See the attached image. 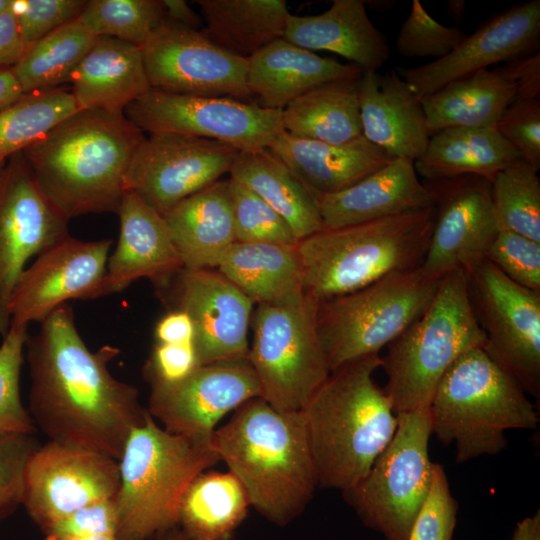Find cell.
<instances>
[{"label":"cell","instance_id":"cell-1","mask_svg":"<svg viewBox=\"0 0 540 540\" xmlns=\"http://www.w3.org/2000/svg\"><path fill=\"white\" fill-rule=\"evenodd\" d=\"M25 349L31 377L28 411L36 428L49 441L119 460L128 436L147 413L138 389L109 370L120 350L104 345L91 351L68 303L27 336Z\"/></svg>","mask_w":540,"mask_h":540},{"label":"cell","instance_id":"cell-2","mask_svg":"<svg viewBox=\"0 0 540 540\" xmlns=\"http://www.w3.org/2000/svg\"><path fill=\"white\" fill-rule=\"evenodd\" d=\"M144 133L124 113L78 110L22 154L38 185L69 220L117 213Z\"/></svg>","mask_w":540,"mask_h":540},{"label":"cell","instance_id":"cell-3","mask_svg":"<svg viewBox=\"0 0 540 540\" xmlns=\"http://www.w3.org/2000/svg\"><path fill=\"white\" fill-rule=\"evenodd\" d=\"M212 445L250 505L277 526L296 519L319 486L302 411L281 412L252 398L215 429Z\"/></svg>","mask_w":540,"mask_h":540},{"label":"cell","instance_id":"cell-4","mask_svg":"<svg viewBox=\"0 0 540 540\" xmlns=\"http://www.w3.org/2000/svg\"><path fill=\"white\" fill-rule=\"evenodd\" d=\"M380 367L379 354L338 367L301 410L319 486L352 488L393 438L397 415L373 378Z\"/></svg>","mask_w":540,"mask_h":540},{"label":"cell","instance_id":"cell-5","mask_svg":"<svg viewBox=\"0 0 540 540\" xmlns=\"http://www.w3.org/2000/svg\"><path fill=\"white\" fill-rule=\"evenodd\" d=\"M220 461L212 438L171 433L147 412L118 460L114 498L122 540H149L178 528L179 510L193 480Z\"/></svg>","mask_w":540,"mask_h":540},{"label":"cell","instance_id":"cell-6","mask_svg":"<svg viewBox=\"0 0 540 540\" xmlns=\"http://www.w3.org/2000/svg\"><path fill=\"white\" fill-rule=\"evenodd\" d=\"M435 218L434 206L359 224L323 228L297 244L307 295L324 300L394 273L419 268Z\"/></svg>","mask_w":540,"mask_h":540},{"label":"cell","instance_id":"cell-7","mask_svg":"<svg viewBox=\"0 0 540 540\" xmlns=\"http://www.w3.org/2000/svg\"><path fill=\"white\" fill-rule=\"evenodd\" d=\"M432 434L455 444L457 463L496 455L506 431L536 429L539 412L520 384L477 347L446 372L429 407Z\"/></svg>","mask_w":540,"mask_h":540},{"label":"cell","instance_id":"cell-8","mask_svg":"<svg viewBox=\"0 0 540 540\" xmlns=\"http://www.w3.org/2000/svg\"><path fill=\"white\" fill-rule=\"evenodd\" d=\"M485 336L471 309L465 271L445 274L428 308L388 346L381 367L396 415L428 409L446 372Z\"/></svg>","mask_w":540,"mask_h":540},{"label":"cell","instance_id":"cell-9","mask_svg":"<svg viewBox=\"0 0 540 540\" xmlns=\"http://www.w3.org/2000/svg\"><path fill=\"white\" fill-rule=\"evenodd\" d=\"M441 279L419 267L318 300L317 331L330 372L379 354L428 308Z\"/></svg>","mask_w":540,"mask_h":540},{"label":"cell","instance_id":"cell-10","mask_svg":"<svg viewBox=\"0 0 540 540\" xmlns=\"http://www.w3.org/2000/svg\"><path fill=\"white\" fill-rule=\"evenodd\" d=\"M318 300L295 305L257 304L248 361L261 397L281 412L301 411L330 375L317 331Z\"/></svg>","mask_w":540,"mask_h":540},{"label":"cell","instance_id":"cell-11","mask_svg":"<svg viewBox=\"0 0 540 540\" xmlns=\"http://www.w3.org/2000/svg\"><path fill=\"white\" fill-rule=\"evenodd\" d=\"M395 434L368 473L342 492L363 524L385 540H407L433 479L430 411L397 415Z\"/></svg>","mask_w":540,"mask_h":540},{"label":"cell","instance_id":"cell-12","mask_svg":"<svg viewBox=\"0 0 540 540\" xmlns=\"http://www.w3.org/2000/svg\"><path fill=\"white\" fill-rule=\"evenodd\" d=\"M465 274L484 351L539 400L540 293L516 284L486 259Z\"/></svg>","mask_w":540,"mask_h":540},{"label":"cell","instance_id":"cell-13","mask_svg":"<svg viewBox=\"0 0 540 540\" xmlns=\"http://www.w3.org/2000/svg\"><path fill=\"white\" fill-rule=\"evenodd\" d=\"M124 114L143 132L211 139L237 151L266 149L284 131L281 110L231 97L183 95L152 88L129 104Z\"/></svg>","mask_w":540,"mask_h":540},{"label":"cell","instance_id":"cell-14","mask_svg":"<svg viewBox=\"0 0 540 540\" xmlns=\"http://www.w3.org/2000/svg\"><path fill=\"white\" fill-rule=\"evenodd\" d=\"M168 311L190 318L198 365L247 359L254 303L213 268H182L152 282Z\"/></svg>","mask_w":540,"mask_h":540},{"label":"cell","instance_id":"cell-15","mask_svg":"<svg viewBox=\"0 0 540 540\" xmlns=\"http://www.w3.org/2000/svg\"><path fill=\"white\" fill-rule=\"evenodd\" d=\"M69 219L47 198L22 152L0 170V336L10 328L8 306L33 256L69 237Z\"/></svg>","mask_w":540,"mask_h":540},{"label":"cell","instance_id":"cell-16","mask_svg":"<svg viewBox=\"0 0 540 540\" xmlns=\"http://www.w3.org/2000/svg\"><path fill=\"white\" fill-rule=\"evenodd\" d=\"M119 484L118 460L48 441L28 461L22 505L44 532L84 507L114 499Z\"/></svg>","mask_w":540,"mask_h":540},{"label":"cell","instance_id":"cell-17","mask_svg":"<svg viewBox=\"0 0 540 540\" xmlns=\"http://www.w3.org/2000/svg\"><path fill=\"white\" fill-rule=\"evenodd\" d=\"M141 50L152 89L243 101L252 97L246 82L247 60L221 49L202 30L165 19Z\"/></svg>","mask_w":540,"mask_h":540},{"label":"cell","instance_id":"cell-18","mask_svg":"<svg viewBox=\"0 0 540 540\" xmlns=\"http://www.w3.org/2000/svg\"><path fill=\"white\" fill-rule=\"evenodd\" d=\"M237 152L211 139L150 134L133 157L125 177V191L163 215L229 173Z\"/></svg>","mask_w":540,"mask_h":540},{"label":"cell","instance_id":"cell-19","mask_svg":"<svg viewBox=\"0 0 540 540\" xmlns=\"http://www.w3.org/2000/svg\"><path fill=\"white\" fill-rule=\"evenodd\" d=\"M423 181L434 197L435 218L420 268L435 277L471 269L485 259L499 231L491 182L475 175Z\"/></svg>","mask_w":540,"mask_h":540},{"label":"cell","instance_id":"cell-20","mask_svg":"<svg viewBox=\"0 0 540 540\" xmlns=\"http://www.w3.org/2000/svg\"><path fill=\"white\" fill-rule=\"evenodd\" d=\"M147 412L175 434L211 439L218 421L261 397L248 359L198 365L173 382H153Z\"/></svg>","mask_w":540,"mask_h":540},{"label":"cell","instance_id":"cell-21","mask_svg":"<svg viewBox=\"0 0 540 540\" xmlns=\"http://www.w3.org/2000/svg\"><path fill=\"white\" fill-rule=\"evenodd\" d=\"M111 239L83 241L71 235L42 252L22 272L12 292L10 325L43 322L70 299L104 296Z\"/></svg>","mask_w":540,"mask_h":540},{"label":"cell","instance_id":"cell-22","mask_svg":"<svg viewBox=\"0 0 540 540\" xmlns=\"http://www.w3.org/2000/svg\"><path fill=\"white\" fill-rule=\"evenodd\" d=\"M539 46L540 1L531 0L493 15L447 56L417 67L398 68V74L421 99L451 81L538 52Z\"/></svg>","mask_w":540,"mask_h":540},{"label":"cell","instance_id":"cell-23","mask_svg":"<svg viewBox=\"0 0 540 540\" xmlns=\"http://www.w3.org/2000/svg\"><path fill=\"white\" fill-rule=\"evenodd\" d=\"M362 136L392 158L418 159L430 139L421 99L393 70L357 80Z\"/></svg>","mask_w":540,"mask_h":540},{"label":"cell","instance_id":"cell-24","mask_svg":"<svg viewBox=\"0 0 540 540\" xmlns=\"http://www.w3.org/2000/svg\"><path fill=\"white\" fill-rule=\"evenodd\" d=\"M117 214L119 239L108 257L104 296L119 293L138 279L154 282L183 268L161 214L128 191L123 194Z\"/></svg>","mask_w":540,"mask_h":540},{"label":"cell","instance_id":"cell-25","mask_svg":"<svg viewBox=\"0 0 540 540\" xmlns=\"http://www.w3.org/2000/svg\"><path fill=\"white\" fill-rule=\"evenodd\" d=\"M323 228H339L434 206L414 161L394 158L349 188L318 198Z\"/></svg>","mask_w":540,"mask_h":540},{"label":"cell","instance_id":"cell-26","mask_svg":"<svg viewBox=\"0 0 540 540\" xmlns=\"http://www.w3.org/2000/svg\"><path fill=\"white\" fill-rule=\"evenodd\" d=\"M362 72L353 64L321 57L280 38L247 60L246 82L259 106L282 111L319 85L340 79H359Z\"/></svg>","mask_w":540,"mask_h":540},{"label":"cell","instance_id":"cell-27","mask_svg":"<svg viewBox=\"0 0 540 540\" xmlns=\"http://www.w3.org/2000/svg\"><path fill=\"white\" fill-rule=\"evenodd\" d=\"M317 197L343 191L392 159L363 136L330 144L283 131L268 147Z\"/></svg>","mask_w":540,"mask_h":540},{"label":"cell","instance_id":"cell-28","mask_svg":"<svg viewBox=\"0 0 540 540\" xmlns=\"http://www.w3.org/2000/svg\"><path fill=\"white\" fill-rule=\"evenodd\" d=\"M283 38L310 51L338 54L362 71H377L390 56L385 35L371 22L361 0H334L318 15L290 13Z\"/></svg>","mask_w":540,"mask_h":540},{"label":"cell","instance_id":"cell-29","mask_svg":"<svg viewBox=\"0 0 540 540\" xmlns=\"http://www.w3.org/2000/svg\"><path fill=\"white\" fill-rule=\"evenodd\" d=\"M69 82L79 110L112 113L150 89L141 47L111 37H97Z\"/></svg>","mask_w":540,"mask_h":540},{"label":"cell","instance_id":"cell-30","mask_svg":"<svg viewBox=\"0 0 540 540\" xmlns=\"http://www.w3.org/2000/svg\"><path fill=\"white\" fill-rule=\"evenodd\" d=\"M162 216L184 268H216L236 242L228 179L185 198Z\"/></svg>","mask_w":540,"mask_h":540},{"label":"cell","instance_id":"cell-31","mask_svg":"<svg viewBox=\"0 0 540 540\" xmlns=\"http://www.w3.org/2000/svg\"><path fill=\"white\" fill-rule=\"evenodd\" d=\"M216 268L256 304L295 305L306 296L297 245L234 242Z\"/></svg>","mask_w":540,"mask_h":540},{"label":"cell","instance_id":"cell-32","mask_svg":"<svg viewBox=\"0 0 540 540\" xmlns=\"http://www.w3.org/2000/svg\"><path fill=\"white\" fill-rule=\"evenodd\" d=\"M521 159L496 126L447 128L430 136L414 167L427 181L475 175L491 182L500 171Z\"/></svg>","mask_w":540,"mask_h":540},{"label":"cell","instance_id":"cell-33","mask_svg":"<svg viewBox=\"0 0 540 540\" xmlns=\"http://www.w3.org/2000/svg\"><path fill=\"white\" fill-rule=\"evenodd\" d=\"M515 93V86L498 67L447 83L421 98L430 136L447 128L496 126Z\"/></svg>","mask_w":540,"mask_h":540},{"label":"cell","instance_id":"cell-34","mask_svg":"<svg viewBox=\"0 0 540 540\" xmlns=\"http://www.w3.org/2000/svg\"><path fill=\"white\" fill-rule=\"evenodd\" d=\"M229 174L280 214L299 241L323 229L318 198L268 148L238 151Z\"/></svg>","mask_w":540,"mask_h":540},{"label":"cell","instance_id":"cell-35","mask_svg":"<svg viewBox=\"0 0 540 540\" xmlns=\"http://www.w3.org/2000/svg\"><path fill=\"white\" fill-rule=\"evenodd\" d=\"M202 32L226 52L248 60L283 38L290 12L284 0H198Z\"/></svg>","mask_w":540,"mask_h":540},{"label":"cell","instance_id":"cell-36","mask_svg":"<svg viewBox=\"0 0 540 540\" xmlns=\"http://www.w3.org/2000/svg\"><path fill=\"white\" fill-rule=\"evenodd\" d=\"M357 80L330 81L296 98L282 110L284 131L330 144L361 137Z\"/></svg>","mask_w":540,"mask_h":540},{"label":"cell","instance_id":"cell-37","mask_svg":"<svg viewBox=\"0 0 540 540\" xmlns=\"http://www.w3.org/2000/svg\"><path fill=\"white\" fill-rule=\"evenodd\" d=\"M249 506L243 485L230 471L203 472L183 496L178 528L191 540H232Z\"/></svg>","mask_w":540,"mask_h":540},{"label":"cell","instance_id":"cell-38","mask_svg":"<svg viewBox=\"0 0 540 540\" xmlns=\"http://www.w3.org/2000/svg\"><path fill=\"white\" fill-rule=\"evenodd\" d=\"M96 39L76 19L28 46L10 70L23 94L60 87L69 82Z\"/></svg>","mask_w":540,"mask_h":540},{"label":"cell","instance_id":"cell-39","mask_svg":"<svg viewBox=\"0 0 540 540\" xmlns=\"http://www.w3.org/2000/svg\"><path fill=\"white\" fill-rule=\"evenodd\" d=\"M79 109L68 90L24 93L0 110V161L31 146Z\"/></svg>","mask_w":540,"mask_h":540},{"label":"cell","instance_id":"cell-40","mask_svg":"<svg viewBox=\"0 0 540 540\" xmlns=\"http://www.w3.org/2000/svg\"><path fill=\"white\" fill-rule=\"evenodd\" d=\"M536 168L519 160L491 181V197L499 230L540 243V178Z\"/></svg>","mask_w":540,"mask_h":540},{"label":"cell","instance_id":"cell-41","mask_svg":"<svg viewBox=\"0 0 540 540\" xmlns=\"http://www.w3.org/2000/svg\"><path fill=\"white\" fill-rule=\"evenodd\" d=\"M78 20L95 37H111L142 47L164 22L161 0H90Z\"/></svg>","mask_w":540,"mask_h":540},{"label":"cell","instance_id":"cell-42","mask_svg":"<svg viewBox=\"0 0 540 540\" xmlns=\"http://www.w3.org/2000/svg\"><path fill=\"white\" fill-rule=\"evenodd\" d=\"M236 242L297 245L287 221L256 193L229 178Z\"/></svg>","mask_w":540,"mask_h":540},{"label":"cell","instance_id":"cell-43","mask_svg":"<svg viewBox=\"0 0 540 540\" xmlns=\"http://www.w3.org/2000/svg\"><path fill=\"white\" fill-rule=\"evenodd\" d=\"M27 329L10 325L0 345V432L34 434L37 430L20 396Z\"/></svg>","mask_w":540,"mask_h":540},{"label":"cell","instance_id":"cell-44","mask_svg":"<svg viewBox=\"0 0 540 540\" xmlns=\"http://www.w3.org/2000/svg\"><path fill=\"white\" fill-rule=\"evenodd\" d=\"M466 36L463 30L436 21L419 0H413L410 13L398 32L396 49L406 58L437 60L451 53Z\"/></svg>","mask_w":540,"mask_h":540},{"label":"cell","instance_id":"cell-45","mask_svg":"<svg viewBox=\"0 0 540 540\" xmlns=\"http://www.w3.org/2000/svg\"><path fill=\"white\" fill-rule=\"evenodd\" d=\"M485 259L516 284L540 293V243L499 230Z\"/></svg>","mask_w":540,"mask_h":540},{"label":"cell","instance_id":"cell-46","mask_svg":"<svg viewBox=\"0 0 540 540\" xmlns=\"http://www.w3.org/2000/svg\"><path fill=\"white\" fill-rule=\"evenodd\" d=\"M39 445L34 434L0 432V523L22 505L26 467Z\"/></svg>","mask_w":540,"mask_h":540},{"label":"cell","instance_id":"cell-47","mask_svg":"<svg viewBox=\"0 0 540 540\" xmlns=\"http://www.w3.org/2000/svg\"><path fill=\"white\" fill-rule=\"evenodd\" d=\"M457 512L458 505L452 496L444 468L435 463L430 490L407 540H452Z\"/></svg>","mask_w":540,"mask_h":540},{"label":"cell","instance_id":"cell-48","mask_svg":"<svg viewBox=\"0 0 540 540\" xmlns=\"http://www.w3.org/2000/svg\"><path fill=\"white\" fill-rule=\"evenodd\" d=\"M83 0H12L11 9L26 48L57 28L78 19Z\"/></svg>","mask_w":540,"mask_h":540},{"label":"cell","instance_id":"cell-49","mask_svg":"<svg viewBox=\"0 0 540 540\" xmlns=\"http://www.w3.org/2000/svg\"><path fill=\"white\" fill-rule=\"evenodd\" d=\"M496 128L522 160L540 169V99L514 101Z\"/></svg>","mask_w":540,"mask_h":540},{"label":"cell","instance_id":"cell-50","mask_svg":"<svg viewBox=\"0 0 540 540\" xmlns=\"http://www.w3.org/2000/svg\"><path fill=\"white\" fill-rule=\"evenodd\" d=\"M45 536L118 534L114 499L84 507L46 529Z\"/></svg>","mask_w":540,"mask_h":540},{"label":"cell","instance_id":"cell-51","mask_svg":"<svg viewBox=\"0 0 540 540\" xmlns=\"http://www.w3.org/2000/svg\"><path fill=\"white\" fill-rule=\"evenodd\" d=\"M198 366L192 343H155L152 353L143 367V375L150 384L173 382L182 379Z\"/></svg>","mask_w":540,"mask_h":540},{"label":"cell","instance_id":"cell-52","mask_svg":"<svg viewBox=\"0 0 540 540\" xmlns=\"http://www.w3.org/2000/svg\"><path fill=\"white\" fill-rule=\"evenodd\" d=\"M498 68L515 86L514 101L540 99L539 51L510 60Z\"/></svg>","mask_w":540,"mask_h":540},{"label":"cell","instance_id":"cell-53","mask_svg":"<svg viewBox=\"0 0 540 540\" xmlns=\"http://www.w3.org/2000/svg\"><path fill=\"white\" fill-rule=\"evenodd\" d=\"M25 50L10 4L0 15V70L11 69Z\"/></svg>","mask_w":540,"mask_h":540},{"label":"cell","instance_id":"cell-54","mask_svg":"<svg viewBox=\"0 0 540 540\" xmlns=\"http://www.w3.org/2000/svg\"><path fill=\"white\" fill-rule=\"evenodd\" d=\"M154 336L155 343L159 344H193L194 329L186 313L167 311L157 322Z\"/></svg>","mask_w":540,"mask_h":540},{"label":"cell","instance_id":"cell-55","mask_svg":"<svg viewBox=\"0 0 540 540\" xmlns=\"http://www.w3.org/2000/svg\"><path fill=\"white\" fill-rule=\"evenodd\" d=\"M165 19L178 25L201 30L202 19L185 0H161Z\"/></svg>","mask_w":540,"mask_h":540},{"label":"cell","instance_id":"cell-56","mask_svg":"<svg viewBox=\"0 0 540 540\" xmlns=\"http://www.w3.org/2000/svg\"><path fill=\"white\" fill-rule=\"evenodd\" d=\"M22 94L11 70H0V110L15 102Z\"/></svg>","mask_w":540,"mask_h":540},{"label":"cell","instance_id":"cell-57","mask_svg":"<svg viewBox=\"0 0 540 540\" xmlns=\"http://www.w3.org/2000/svg\"><path fill=\"white\" fill-rule=\"evenodd\" d=\"M511 540H540V511L519 521Z\"/></svg>","mask_w":540,"mask_h":540},{"label":"cell","instance_id":"cell-58","mask_svg":"<svg viewBox=\"0 0 540 540\" xmlns=\"http://www.w3.org/2000/svg\"><path fill=\"white\" fill-rule=\"evenodd\" d=\"M45 540H122L118 534H94L85 536H45Z\"/></svg>","mask_w":540,"mask_h":540},{"label":"cell","instance_id":"cell-59","mask_svg":"<svg viewBox=\"0 0 540 540\" xmlns=\"http://www.w3.org/2000/svg\"><path fill=\"white\" fill-rule=\"evenodd\" d=\"M466 2L464 0H449L447 2V14L455 21H460L465 14Z\"/></svg>","mask_w":540,"mask_h":540},{"label":"cell","instance_id":"cell-60","mask_svg":"<svg viewBox=\"0 0 540 540\" xmlns=\"http://www.w3.org/2000/svg\"><path fill=\"white\" fill-rule=\"evenodd\" d=\"M149 540H191L181 529L175 528Z\"/></svg>","mask_w":540,"mask_h":540},{"label":"cell","instance_id":"cell-61","mask_svg":"<svg viewBox=\"0 0 540 540\" xmlns=\"http://www.w3.org/2000/svg\"><path fill=\"white\" fill-rule=\"evenodd\" d=\"M371 3H374V7L376 9H379V7H381L380 8L381 11H386V10H389L391 7H393L395 2L394 1L382 0V1H374V2H371Z\"/></svg>","mask_w":540,"mask_h":540},{"label":"cell","instance_id":"cell-62","mask_svg":"<svg viewBox=\"0 0 540 540\" xmlns=\"http://www.w3.org/2000/svg\"><path fill=\"white\" fill-rule=\"evenodd\" d=\"M12 0H0V15L9 7Z\"/></svg>","mask_w":540,"mask_h":540},{"label":"cell","instance_id":"cell-63","mask_svg":"<svg viewBox=\"0 0 540 540\" xmlns=\"http://www.w3.org/2000/svg\"><path fill=\"white\" fill-rule=\"evenodd\" d=\"M6 161H0V170L2 169V167L4 166Z\"/></svg>","mask_w":540,"mask_h":540}]
</instances>
